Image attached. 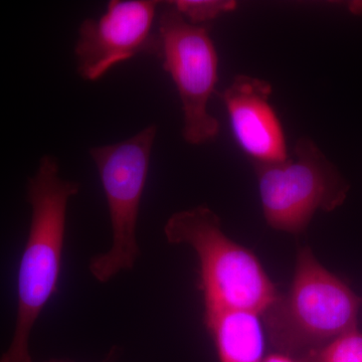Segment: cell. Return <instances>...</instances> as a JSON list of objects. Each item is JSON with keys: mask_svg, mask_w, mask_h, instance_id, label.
<instances>
[{"mask_svg": "<svg viewBox=\"0 0 362 362\" xmlns=\"http://www.w3.org/2000/svg\"><path fill=\"white\" fill-rule=\"evenodd\" d=\"M158 4L154 0H112L99 18L83 21L75 45L81 77L95 82L137 54H159L158 37L151 33Z\"/></svg>", "mask_w": 362, "mask_h": 362, "instance_id": "obj_7", "label": "cell"}, {"mask_svg": "<svg viewBox=\"0 0 362 362\" xmlns=\"http://www.w3.org/2000/svg\"><path fill=\"white\" fill-rule=\"evenodd\" d=\"M114 357H115V351H112L110 356H109L107 361L105 362H113ZM47 362H71V361H68V359H52V361H49Z\"/></svg>", "mask_w": 362, "mask_h": 362, "instance_id": "obj_14", "label": "cell"}, {"mask_svg": "<svg viewBox=\"0 0 362 362\" xmlns=\"http://www.w3.org/2000/svg\"><path fill=\"white\" fill-rule=\"evenodd\" d=\"M350 8L354 13H362V2H354Z\"/></svg>", "mask_w": 362, "mask_h": 362, "instance_id": "obj_13", "label": "cell"}, {"mask_svg": "<svg viewBox=\"0 0 362 362\" xmlns=\"http://www.w3.org/2000/svg\"><path fill=\"white\" fill-rule=\"evenodd\" d=\"M159 54L175 82L183 111L182 135L192 145L213 141L220 122L209 112L218 80V58L206 25L185 20L173 2L159 20Z\"/></svg>", "mask_w": 362, "mask_h": 362, "instance_id": "obj_6", "label": "cell"}, {"mask_svg": "<svg viewBox=\"0 0 362 362\" xmlns=\"http://www.w3.org/2000/svg\"><path fill=\"white\" fill-rule=\"evenodd\" d=\"M361 304L362 298L303 247L289 291L279 295L262 316L276 351L301 357L356 329Z\"/></svg>", "mask_w": 362, "mask_h": 362, "instance_id": "obj_2", "label": "cell"}, {"mask_svg": "<svg viewBox=\"0 0 362 362\" xmlns=\"http://www.w3.org/2000/svg\"><path fill=\"white\" fill-rule=\"evenodd\" d=\"M156 134V126L150 125L129 139L90 149L108 204L112 230L110 249L89 262L90 275L99 283L133 270L140 257L138 216Z\"/></svg>", "mask_w": 362, "mask_h": 362, "instance_id": "obj_4", "label": "cell"}, {"mask_svg": "<svg viewBox=\"0 0 362 362\" xmlns=\"http://www.w3.org/2000/svg\"><path fill=\"white\" fill-rule=\"evenodd\" d=\"M301 357L308 362H362V332L356 328L343 333L321 349Z\"/></svg>", "mask_w": 362, "mask_h": 362, "instance_id": "obj_10", "label": "cell"}, {"mask_svg": "<svg viewBox=\"0 0 362 362\" xmlns=\"http://www.w3.org/2000/svg\"><path fill=\"white\" fill-rule=\"evenodd\" d=\"M173 4L185 20L194 25H204L237 8V2L230 0H178Z\"/></svg>", "mask_w": 362, "mask_h": 362, "instance_id": "obj_11", "label": "cell"}, {"mask_svg": "<svg viewBox=\"0 0 362 362\" xmlns=\"http://www.w3.org/2000/svg\"><path fill=\"white\" fill-rule=\"evenodd\" d=\"M80 185L59 175L54 156L40 159L28 185L32 220L18 276V314L13 337L0 362H33L30 339L40 314L58 289L65 246L69 202Z\"/></svg>", "mask_w": 362, "mask_h": 362, "instance_id": "obj_1", "label": "cell"}, {"mask_svg": "<svg viewBox=\"0 0 362 362\" xmlns=\"http://www.w3.org/2000/svg\"><path fill=\"white\" fill-rule=\"evenodd\" d=\"M295 159L252 163L267 223L275 230L303 233L317 211H332L346 199L349 185L312 141L302 137Z\"/></svg>", "mask_w": 362, "mask_h": 362, "instance_id": "obj_5", "label": "cell"}, {"mask_svg": "<svg viewBox=\"0 0 362 362\" xmlns=\"http://www.w3.org/2000/svg\"><path fill=\"white\" fill-rule=\"evenodd\" d=\"M263 362H308L304 357H296L281 354V352H273L266 357H264Z\"/></svg>", "mask_w": 362, "mask_h": 362, "instance_id": "obj_12", "label": "cell"}, {"mask_svg": "<svg viewBox=\"0 0 362 362\" xmlns=\"http://www.w3.org/2000/svg\"><path fill=\"white\" fill-rule=\"evenodd\" d=\"M259 316L246 310L204 311V323L221 362H263L265 341Z\"/></svg>", "mask_w": 362, "mask_h": 362, "instance_id": "obj_9", "label": "cell"}, {"mask_svg": "<svg viewBox=\"0 0 362 362\" xmlns=\"http://www.w3.org/2000/svg\"><path fill=\"white\" fill-rule=\"evenodd\" d=\"M168 243L187 245L201 267L204 311L246 310L263 315L279 292L258 258L230 238L207 206L178 211L164 226Z\"/></svg>", "mask_w": 362, "mask_h": 362, "instance_id": "obj_3", "label": "cell"}, {"mask_svg": "<svg viewBox=\"0 0 362 362\" xmlns=\"http://www.w3.org/2000/svg\"><path fill=\"white\" fill-rule=\"evenodd\" d=\"M272 86L262 78L237 76L220 97L233 136L252 163L289 158L282 124L270 104Z\"/></svg>", "mask_w": 362, "mask_h": 362, "instance_id": "obj_8", "label": "cell"}]
</instances>
